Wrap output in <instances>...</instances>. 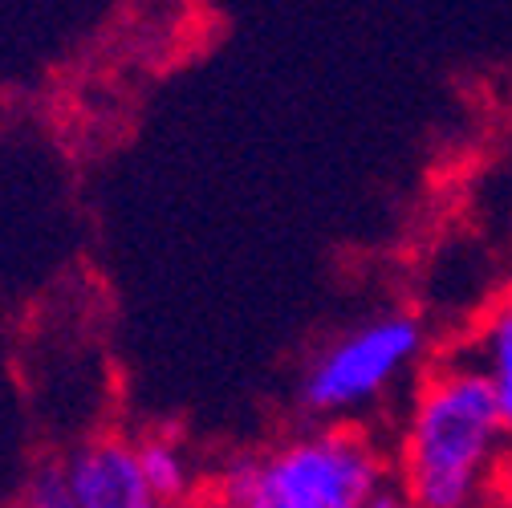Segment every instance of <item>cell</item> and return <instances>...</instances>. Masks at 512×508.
Wrapping results in <instances>:
<instances>
[{
	"label": "cell",
	"instance_id": "cell-1",
	"mask_svg": "<svg viewBox=\"0 0 512 508\" xmlns=\"http://www.w3.org/2000/svg\"><path fill=\"white\" fill-rule=\"evenodd\" d=\"M391 480L415 508H472L512 456V427L464 346L431 354L391 439Z\"/></svg>",
	"mask_w": 512,
	"mask_h": 508
},
{
	"label": "cell",
	"instance_id": "cell-2",
	"mask_svg": "<svg viewBox=\"0 0 512 508\" xmlns=\"http://www.w3.org/2000/svg\"><path fill=\"white\" fill-rule=\"evenodd\" d=\"M391 484V448L370 423H305L269 448L232 456L216 480L220 508H362Z\"/></svg>",
	"mask_w": 512,
	"mask_h": 508
},
{
	"label": "cell",
	"instance_id": "cell-3",
	"mask_svg": "<svg viewBox=\"0 0 512 508\" xmlns=\"http://www.w3.org/2000/svg\"><path fill=\"white\" fill-rule=\"evenodd\" d=\"M431 326L415 309H378L322 350L297 378V407L309 423H362L395 387L431 362Z\"/></svg>",
	"mask_w": 512,
	"mask_h": 508
},
{
	"label": "cell",
	"instance_id": "cell-4",
	"mask_svg": "<svg viewBox=\"0 0 512 508\" xmlns=\"http://www.w3.org/2000/svg\"><path fill=\"white\" fill-rule=\"evenodd\" d=\"M61 460L78 508H167L143 476L131 435H90Z\"/></svg>",
	"mask_w": 512,
	"mask_h": 508
},
{
	"label": "cell",
	"instance_id": "cell-5",
	"mask_svg": "<svg viewBox=\"0 0 512 508\" xmlns=\"http://www.w3.org/2000/svg\"><path fill=\"white\" fill-rule=\"evenodd\" d=\"M135 452L143 464L147 484L155 488V496L167 508H187L196 504L204 492V476L196 468V456H191L187 439L171 427H151L143 435H135Z\"/></svg>",
	"mask_w": 512,
	"mask_h": 508
},
{
	"label": "cell",
	"instance_id": "cell-6",
	"mask_svg": "<svg viewBox=\"0 0 512 508\" xmlns=\"http://www.w3.org/2000/svg\"><path fill=\"white\" fill-rule=\"evenodd\" d=\"M472 362L484 370V378L496 391V403L512 427V289L500 293L468 330V338L460 342Z\"/></svg>",
	"mask_w": 512,
	"mask_h": 508
},
{
	"label": "cell",
	"instance_id": "cell-7",
	"mask_svg": "<svg viewBox=\"0 0 512 508\" xmlns=\"http://www.w3.org/2000/svg\"><path fill=\"white\" fill-rule=\"evenodd\" d=\"M13 508H78L70 476H66V460H37L29 468Z\"/></svg>",
	"mask_w": 512,
	"mask_h": 508
},
{
	"label": "cell",
	"instance_id": "cell-8",
	"mask_svg": "<svg viewBox=\"0 0 512 508\" xmlns=\"http://www.w3.org/2000/svg\"><path fill=\"white\" fill-rule=\"evenodd\" d=\"M362 508H415V504H411V496L391 480V484H382V488H378Z\"/></svg>",
	"mask_w": 512,
	"mask_h": 508
},
{
	"label": "cell",
	"instance_id": "cell-9",
	"mask_svg": "<svg viewBox=\"0 0 512 508\" xmlns=\"http://www.w3.org/2000/svg\"><path fill=\"white\" fill-rule=\"evenodd\" d=\"M492 496H496L504 508H512V456H508V464L500 468V476H496V484H492Z\"/></svg>",
	"mask_w": 512,
	"mask_h": 508
},
{
	"label": "cell",
	"instance_id": "cell-10",
	"mask_svg": "<svg viewBox=\"0 0 512 508\" xmlns=\"http://www.w3.org/2000/svg\"><path fill=\"white\" fill-rule=\"evenodd\" d=\"M472 508H504V504H500V500H496V496H492V492H488V496H484V500H476V504H472Z\"/></svg>",
	"mask_w": 512,
	"mask_h": 508
}]
</instances>
